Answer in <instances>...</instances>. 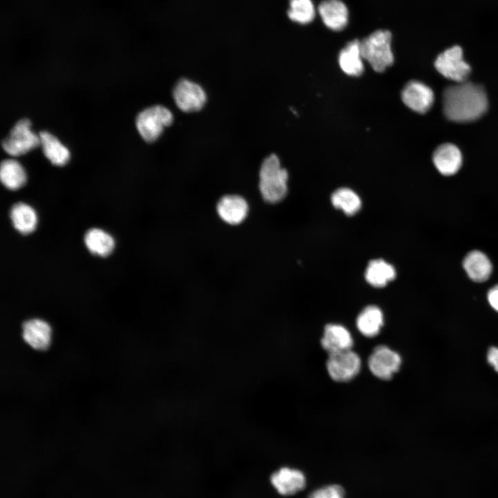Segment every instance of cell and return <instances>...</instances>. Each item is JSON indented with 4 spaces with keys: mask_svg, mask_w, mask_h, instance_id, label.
<instances>
[{
    "mask_svg": "<svg viewBox=\"0 0 498 498\" xmlns=\"http://www.w3.org/2000/svg\"><path fill=\"white\" fill-rule=\"evenodd\" d=\"M488 363L498 371V347H492L489 349L487 354Z\"/></svg>",
    "mask_w": 498,
    "mask_h": 498,
    "instance_id": "cell-28",
    "label": "cell"
},
{
    "mask_svg": "<svg viewBox=\"0 0 498 498\" xmlns=\"http://www.w3.org/2000/svg\"><path fill=\"white\" fill-rule=\"evenodd\" d=\"M84 243L92 254L100 257L109 255L114 248L113 237L98 228H91L86 232L84 235Z\"/></svg>",
    "mask_w": 498,
    "mask_h": 498,
    "instance_id": "cell-23",
    "label": "cell"
},
{
    "mask_svg": "<svg viewBox=\"0 0 498 498\" xmlns=\"http://www.w3.org/2000/svg\"><path fill=\"white\" fill-rule=\"evenodd\" d=\"M28 119L19 120L13 127L9 136L2 141V147L13 156L23 155L40 145L39 136L30 129Z\"/></svg>",
    "mask_w": 498,
    "mask_h": 498,
    "instance_id": "cell-6",
    "label": "cell"
},
{
    "mask_svg": "<svg viewBox=\"0 0 498 498\" xmlns=\"http://www.w3.org/2000/svg\"><path fill=\"white\" fill-rule=\"evenodd\" d=\"M363 57L360 50V42L358 39L349 42L341 50L338 57L342 71L350 76H360L364 72Z\"/></svg>",
    "mask_w": 498,
    "mask_h": 498,
    "instance_id": "cell-17",
    "label": "cell"
},
{
    "mask_svg": "<svg viewBox=\"0 0 498 498\" xmlns=\"http://www.w3.org/2000/svg\"><path fill=\"white\" fill-rule=\"evenodd\" d=\"M10 216L14 228L23 234L32 232L36 227V212L24 203L14 204L10 209Z\"/></svg>",
    "mask_w": 498,
    "mask_h": 498,
    "instance_id": "cell-20",
    "label": "cell"
},
{
    "mask_svg": "<svg viewBox=\"0 0 498 498\" xmlns=\"http://www.w3.org/2000/svg\"><path fill=\"white\" fill-rule=\"evenodd\" d=\"M434 66L443 76L457 83L465 82L471 71L459 46H453L440 53Z\"/></svg>",
    "mask_w": 498,
    "mask_h": 498,
    "instance_id": "cell-5",
    "label": "cell"
},
{
    "mask_svg": "<svg viewBox=\"0 0 498 498\" xmlns=\"http://www.w3.org/2000/svg\"><path fill=\"white\" fill-rule=\"evenodd\" d=\"M216 210L223 221L230 225H237L243 221L247 216L248 205L240 196L226 195L218 202Z\"/></svg>",
    "mask_w": 498,
    "mask_h": 498,
    "instance_id": "cell-13",
    "label": "cell"
},
{
    "mask_svg": "<svg viewBox=\"0 0 498 498\" xmlns=\"http://www.w3.org/2000/svg\"><path fill=\"white\" fill-rule=\"evenodd\" d=\"M383 324V315L376 306H368L358 315L356 326L359 331L365 336L372 338L380 331Z\"/></svg>",
    "mask_w": 498,
    "mask_h": 498,
    "instance_id": "cell-21",
    "label": "cell"
},
{
    "mask_svg": "<svg viewBox=\"0 0 498 498\" xmlns=\"http://www.w3.org/2000/svg\"><path fill=\"white\" fill-rule=\"evenodd\" d=\"M361 360L351 349L330 353L326 369L330 377L337 382H347L360 371Z\"/></svg>",
    "mask_w": 498,
    "mask_h": 498,
    "instance_id": "cell-7",
    "label": "cell"
},
{
    "mask_svg": "<svg viewBox=\"0 0 498 498\" xmlns=\"http://www.w3.org/2000/svg\"><path fill=\"white\" fill-rule=\"evenodd\" d=\"M344 491L339 485H330L314 490L308 498H344Z\"/></svg>",
    "mask_w": 498,
    "mask_h": 498,
    "instance_id": "cell-27",
    "label": "cell"
},
{
    "mask_svg": "<svg viewBox=\"0 0 498 498\" xmlns=\"http://www.w3.org/2000/svg\"><path fill=\"white\" fill-rule=\"evenodd\" d=\"M39 137L44 154L53 165L63 166L68 163L69 151L55 136L44 131L39 132Z\"/></svg>",
    "mask_w": 498,
    "mask_h": 498,
    "instance_id": "cell-19",
    "label": "cell"
},
{
    "mask_svg": "<svg viewBox=\"0 0 498 498\" xmlns=\"http://www.w3.org/2000/svg\"><path fill=\"white\" fill-rule=\"evenodd\" d=\"M173 122L172 113L164 106L156 105L138 113L136 125L141 137L147 142L155 141L165 127Z\"/></svg>",
    "mask_w": 498,
    "mask_h": 498,
    "instance_id": "cell-4",
    "label": "cell"
},
{
    "mask_svg": "<svg viewBox=\"0 0 498 498\" xmlns=\"http://www.w3.org/2000/svg\"><path fill=\"white\" fill-rule=\"evenodd\" d=\"M318 12L324 24L333 30H341L348 23V9L340 0L322 1L318 6Z\"/></svg>",
    "mask_w": 498,
    "mask_h": 498,
    "instance_id": "cell-15",
    "label": "cell"
},
{
    "mask_svg": "<svg viewBox=\"0 0 498 498\" xmlns=\"http://www.w3.org/2000/svg\"><path fill=\"white\" fill-rule=\"evenodd\" d=\"M288 176L277 155L266 158L259 171V190L263 199L272 203L282 201L287 194Z\"/></svg>",
    "mask_w": 498,
    "mask_h": 498,
    "instance_id": "cell-2",
    "label": "cell"
},
{
    "mask_svg": "<svg viewBox=\"0 0 498 498\" xmlns=\"http://www.w3.org/2000/svg\"><path fill=\"white\" fill-rule=\"evenodd\" d=\"M395 277L394 268L383 259L371 261L365 271L367 282L374 287H383Z\"/></svg>",
    "mask_w": 498,
    "mask_h": 498,
    "instance_id": "cell-22",
    "label": "cell"
},
{
    "mask_svg": "<svg viewBox=\"0 0 498 498\" xmlns=\"http://www.w3.org/2000/svg\"><path fill=\"white\" fill-rule=\"evenodd\" d=\"M463 266L469 277L476 282L487 280L492 270L488 257L479 250L469 252L463 259Z\"/></svg>",
    "mask_w": 498,
    "mask_h": 498,
    "instance_id": "cell-18",
    "label": "cell"
},
{
    "mask_svg": "<svg viewBox=\"0 0 498 498\" xmlns=\"http://www.w3.org/2000/svg\"><path fill=\"white\" fill-rule=\"evenodd\" d=\"M173 98L178 109L185 112L199 111L207 99L203 89L199 84L187 79L179 80L175 85Z\"/></svg>",
    "mask_w": 498,
    "mask_h": 498,
    "instance_id": "cell-8",
    "label": "cell"
},
{
    "mask_svg": "<svg viewBox=\"0 0 498 498\" xmlns=\"http://www.w3.org/2000/svg\"><path fill=\"white\" fill-rule=\"evenodd\" d=\"M22 338L32 349L46 351L51 343V327L47 322L39 318L28 320L22 324Z\"/></svg>",
    "mask_w": 498,
    "mask_h": 498,
    "instance_id": "cell-11",
    "label": "cell"
},
{
    "mask_svg": "<svg viewBox=\"0 0 498 498\" xmlns=\"http://www.w3.org/2000/svg\"><path fill=\"white\" fill-rule=\"evenodd\" d=\"M287 15L294 22L306 24L313 20L315 9L311 0H289Z\"/></svg>",
    "mask_w": 498,
    "mask_h": 498,
    "instance_id": "cell-26",
    "label": "cell"
},
{
    "mask_svg": "<svg viewBox=\"0 0 498 498\" xmlns=\"http://www.w3.org/2000/svg\"><path fill=\"white\" fill-rule=\"evenodd\" d=\"M488 299L490 306L498 311V284L488 291Z\"/></svg>",
    "mask_w": 498,
    "mask_h": 498,
    "instance_id": "cell-29",
    "label": "cell"
},
{
    "mask_svg": "<svg viewBox=\"0 0 498 498\" xmlns=\"http://www.w3.org/2000/svg\"><path fill=\"white\" fill-rule=\"evenodd\" d=\"M331 203L337 208L342 210L347 215L355 214L361 208V200L352 190L341 187L331 195Z\"/></svg>",
    "mask_w": 498,
    "mask_h": 498,
    "instance_id": "cell-25",
    "label": "cell"
},
{
    "mask_svg": "<svg viewBox=\"0 0 498 498\" xmlns=\"http://www.w3.org/2000/svg\"><path fill=\"white\" fill-rule=\"evenodd\" d=\"M401 98L409 109L419 113L428 111L434 101V92L424 83L412 80L404 86Z\"/></svg>",
    "mask_w": 498,
    "mask_h": 498,
    "instance_id": "cell-10",
    "label": "cell"
},
{
    "mask_svg": "<svg viewBox=\"0 0 498 498\" xmlns=\"http://www.w3.org/2000/svg\"><path fill=\"white\" fill-rule=\"evenodd\" d=\"M432 160L441 174L451 176L459 170L462 164V155L456 145L445 143L436 149Z\"/></svg>",
    "mask_w": 498,
    "mask_h": 498,
    "instance_id": "cell-14",
    "label": "cell"
},
{
    "mask_svg": "<svg viewBox=\"0 0 498 498\" xmlns=\"http://www.w3.org/2000/svg\"><path fill=\"white\" fill-rule=\"evenodd\" d=\"M443 107L449 120L468 122L479 118L486 113L488 99L481 86L463 82L445 89Z\"/></svg>",
    "mask_w": 498,
    "mask_h": 498,
    "instance_id": "cell-1",
    "label": "cell"
},
{
    "mask_svg": "<svg viewBox=\"0 0 498 498\" xmlns=\"http://www.w3.org/2000/svg\"><path fill=\"white\" fill-rule=\"evenodd\" d=\"M270 483L283 496L293 495L302 490L306 485L304 474L298 470L283 467L270 476Z\"/></svg>",
    "mask_w": 498,
    "mask_h": 498,
    "instance_id": "cell-12",
    "label": "cell"
},
{
    "mask_svg": "<svg viewBox=\"0 0 498 498\" xmlns=\"http://www.w3.org/2000/svg\"><path fill=\"white\" fill-rule=\"evenodd\" d=\"M400 365V355L384 345L376 347L368 359L371 372L382 380L390 379L398 371Z\"/></svg>",
    "mask_w": 498,
    "mask_h": 498,
    "instance_id": "cell-9",
    "label": "cell"
},
{
    "mask_svg": "<svg viewBox=\"0 0 498 498\" xmlns=\"http://www.w3.org/2000/svg\"><path fill=\"white\" fill-rule=\"evenodd\" d=\"M391 41V34L387 30H376L360 41L363 59L376 72H383L394 63Z\"/></svg>",
    "mask_w": 498,
    "mask_h": 498,
    "instance_id": "cell-3",
    "label": "cell"
},
{
    "mask_svg": "<svg viewBox=\"0 0 498 498\" xmlns=\"http://www.w3.org/2000/svg\"><path fill=\"white\" fill-rule=\"evenodd\" d=\"M0 179L8 189L15 190L22 187L26 181V174L21 165L13 159L4 160L0 167Z\"/></svg>",
    "mask_w": 498,
    "mask_h": 498,
    "instance_id": "cell-24",
    "label": "cell"
},
{
    "mask_svg": "<svg viewBox=\"0 0 498 498\" xmlns=\"http://www.w3.org/2000/svg\"><path fill=\"white\" fill-rule=\"evenodd\" d=\"M353 344L352 336L344 326L329 324L324 327L321 345L329 354L351 349Z\"/></svg>",
    "mask_w": 498,
    "mask_h": 498,
    "instance_id": "cell-16",
    "label": "cell"
}]
</instances>
